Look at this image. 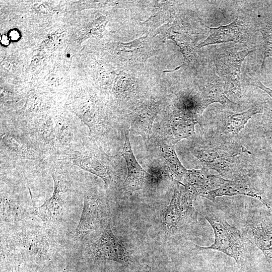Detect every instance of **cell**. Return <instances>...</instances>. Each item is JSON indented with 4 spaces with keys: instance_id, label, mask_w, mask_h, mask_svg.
<instances>
[{
    "instance_id": "6da1fadb",
    "label": "cell",
    "mask_w": 272,
    "mask_h": 272,
    "mask_svg": "<svg viewBox=\"0 0 272 272\" xmlns=\"http://www.w3.org/2000/svg\"><path fill=\"white\" fill-rule=\"evenodd\" d=\"M204 217L212 226L214 234V243L208 247H196L202 250H214L224 253L242 265L248 253L247 243L241 232L231 226L220 214L208 211Z\"/></svg>"
},
{
    "instance_id": "7a4b0ae2",
    "label": "cell",
    "mask_w": 272,
    "mask_h": 272,
    "mask_svg": "<svg viewBox=\"0 0 272 272\" xmlns=\"http://www.w3.org/2000/svg\"><path fill=\"white\" fill-rule=\"evenodd\" d=\"M253 50H224L216 54L215 64L217 73L224 83L226 93L238 98L242 97L240 76L242 62Z\"/></svg>"
},
{
    "instance_id": "3957f363",
    "label": "cell",
    "mask_w": 272,
    "mask_h": 272,
    "mask_svg": "<svg viewBox=\"0 0 272 272\" xmlns=\"http://www.w3.org/2000/svg\"><path fill=\"white\" fill-rule=\"evenodd\" d=\"M90 248L96 259L110 260L122 264H127L130 260L129 252L111 230L110 220L100 238L90 245Z\"/></svg>"
},
{
    "instance_id": "277c9868",
    "label": "cell",
    "mask_w": 272,
    "mask_h": 272,
    "mask_svg": "<svg viewBox=\"0 0 272 272\" xmlns=\"http://www.w3.org/2000/svg\"><path fill=\"white\" fill-rule=\"evenodd\" d=\"M219 103L223 105L233 102L225 94L224 83L221 79L214 75L208 78L207 82L198 92L189 100V110L195 116H199L211 104Z\"/></svg>"
},
{
    "instance_id": "5b68a950",
    "label": "cell",
    "mask_w": 272,
    "mask_h": 272,
    "mask_svg": "<svg viewBox=\"0 0 272 272\" xmlns=\"http://www.w3.org/2000/svg\"><path fill=\"white\" fill-rule=\"evenodd\" d=\"M238 195L252 197L260 201L267 208L270 207L266 197L254 187L247 175L238 176L233 180L228 179L218 188L209 191L201 196L214 201L217 197Z\"/></svg>"
},
{
    "instance_id": "8992f818",
    "label": "cell",
    "mask_w": 272,
    "mask_h": 272,
    "mask_svg": "<svg viewBox=\"0 0 272 272\" xmlns=\"http://www.w3.org/2000/svg\"><path fill=\"white\" fill-rule=\"evenodd\" d=\"M54 191L42 205L34 207L33 213L45 223H54L62 217L66 199V186L60 178L52 174Z\"/></svg>"
},
{
    "instance_id": "52a82bcc",
    "label": "cell",
    "mask_w": 272,
    "mask_h": 272,
    "mask_svg": "<svg viewBox=\"0 0 272 272\" xmlns=\"http://www.w3.org/2000/svg\"><path fill=\"white\" fill-rule=\"evenodd\" d=\"M191 152L204 165V168L217 171L221 175H225L234 163L237 153L208 146L193 147Z\"/></svg>"
},
{
    "instance_id": "ba28073f",
    "label": "cell",
    "mask_w": 272,
    "mask_h": 272,
    "mask_svg": "<svg viewBox=\"0 0 272 272\" xmlns=\"http://www.w3.org/2000/svg\"><path fill=\"white\" fill-rule=\"evenodd\" d=\"M122 155L127 168V175L123 183L126 190L130 192L142 189L150 177L138 163L133 153L129 138V130L125 131Z\"/></svg>"
},
{
    "instance_id": "9c48e42d",
    "label": "cell",
    "mask_w": 272,
    "mask_h": 272,
    "mask_svg": "<svg viewBox=\"0 0 272 272\" xmlns=\"http://www.w3.org/2000/svg\"><path fill=\"white\" fill-rule=\"evenodd\" d=\"M209 36L199 43L197 47L228 42L243 43L247 39L245 26L238 18L228 25L217 28H209Z\"/></svg>"
},
{
    "instance_id": "30bf717a",
    "label": "cell",
    "mask_w": 272,
    "mask_h": 272,
    "mask_svg": "<svg viewBox=\"0 0 272 272\" xmlns=\"http://www.w3.org/2000/svg\"><path fill=\"white\" fill-rule=\"evenodd\" d=\"M228 179L211 174L209 170H188L182 185L188 188L195 195L201 196L206 192L218 188Z\"/></svg>"
},
{
    "instance_id": "8fae6325",
    "label": "cell",
    "mask_w": 272,
    "mask_h": 272,
    "mask_svg": "<svg viewBox=\"0 0 272 272\" xmlns=\"http://www.w3.org/2000/svg\"><path fill=\"white\" fill-rule=\"evenodd\" d=\"M101 203L96 196L86 193L80 219L76 230V238L82 239L88 233L95 230L99 223Z\"/></svg>"
},
{
    "instance_id": "7c38bea8",
    "label": "cell",
    "mask_w": 272,
    "mask_h": 272,
    "mask_svg": "<svg viewBox=\"0 0 272 272\" xmlns=\"http://www.w3.org/2000/svg\"><path fill=\"white\" fill-rule=\"evenodd\" d=\"M253 244L260 249L266 259L272 262V219L260 217L249 224Z\"/></svg>"
},
{
    "instance_id": "4fadbf2b",
    "label": "cell",
    "mask_w": 272,
    "mask_h": 272,
    "mask_svg": "<svg viewBox=\"0 0 272 272\" xmlns=\"http://www.w3.org/2000/svg\"><path fill=\"white\" fill-rule=\"evenodd\" d=\"M197 123L196 119L180 113L167 123L164 144L174 146L180 141L192 136Z\"/></svg>"
},
{
    "instance_id": "5bb4252c",
    "label": "cell",
    "mask_w": 272,
    "mask_h": 272,
    "mask_svg": "<svg viewBox=\"0 0 272 272\" xmlns=\"http://www.w3.org/2000/svg\"><path fill=\"white\" fill-rule=\"evenodd\" d=\"M192 207L181 201V190L179 183L174 180L173 193L170 204L163 213V220L167 229L169 230L176 229L185 213Z\"/></svg>"
},
{
    "instance_id": "9a60e30c",
    "label": "cell",
    "mask_w": 272,
    "mask_h": 272,
    "mask_svg": "<svg viewBox=\"0 0 272 272\" xmlns=\"http://www.w3.org/2000/svg\"><path fill=\"white\" fill-rule=\"evenodd\" d=\"M157 113L156 107L151 106H143L137 109L131 117V130L143 139H148L152 133Z\"/></svg>"
},
{
    "instance_id": "2e32d148",
    "label": "cell",
    "mask_w": 272,
    "mask_h": 272,
    "mask_svg": "<svg viewBox=\"0 0 272 272\" xmlns=\"http://www.w3.org/2000/svg\"><path fill=\"white\" fill-rule=\"evenodd\" d=\"M267 108L266 103L260 102L252 105L245 111L230 116L226 120L224 132L231 135L238 136L254 115L263 113Z\"/></svg>"
},
{
    "instance_id": "e0dca14e",
    "label": "cell",
    "mask_w": 272,
    "mask_h": 272,
    "mask_svg": "<svg viewBox=\"0 0 272 272\" xmlns=\"http://www.w3.org/2000/svg\"><path fill=\"white\" fill-rule=\"evenodd\" d=\"M73 161L79 167L100 177L106 185L112 181V177L109 168L97 157L79 156L74 158Z\"/></svg>"
},
{
    "instance_id": "ac0fdd59",
    "label": "cell",
    "mask_w": 272,
    "mask_h": 272,
    "mask_svg": "<svg viewBox=\"0 0 272 272\" xmlns=\"http://www.w3.org/2000/svg\"><path fill=\"white\" fill-rule=\"evenodd\" d=\"M161 148V153L164 161L172 177L179 183H181L186 177L188 170L180 161L174 149V146L164 144Z\"/></svg>"
},
{
    "instance_id": "d6986e66",
    "label": "cell",
    "mask_w": 272,
    "mask_h": 272,
    "mask_svg": "<svg viewBox=\"0 0 272 272\" xmlns=\"http://www.w3.org/2000/svg\"><path fill=\"white\" fill-rule=\"evenodd\" d=\"M180 47L186 60L192 62L195 60L194 42L191 37L187 34L178 33L171 37Z\"/></svg>"
},
{
    "instance_id": "ffe728a7",
    "label": "cell",
    "mask_w": 272,
    "mask_h": 272,
    "mask_svg": "<svg viewBox=\"0 0 272 272\" xmlns=\"http://www.w3.org/2000/svg\"><path fill=\"white\" fill-rule=\"evenodd\" d=\"M260 32L264 41L263 58L261 67L267 57H272V21H266L260 27Z\"/></svg>"
},
{
    "instance_id": "44dd1931",
    "label": "cell",
    "mask_w": 272,
    "mask_h": 272,
    "mask_svg": "<svg viewBox=\"0 0 272 272\" xmlns=\"http://www.w3.org/2000/svg\"><path fill=\"white\" fill-rule=\"evenodd\" d=\"M261 126L263 135L272 150V109L267 108L263 112Z\"/></svg>"
},
{
    "instance_id": "7402d4cb",
    "label": "cell",
    "mask_w": 272,
    "mask_h": 272,
    "mask_svg": "<svg viewBox=\"0 0 272 272\" xmlns=\"http://www.w3.org/2000/svg\"><path fill=\"white\" fill-rule=\"evenodd\" d=\"M246 82L249 85L256 87L264 91L272 99V89L263 85L257 78L247 77Z\"/></svg>"
},
{
    "instance_id": "603a6c76",
    "label": "cell",
    "mask_w": 272,
    "mask_h": 272,
    "mask_svg": "<svg viewBox=\"0 0 272 272\" xmlns=\"http://www.w3.org/2000/svg\"><path fill=\"white\" fill-rule=\"evenodd\" d=\"M9 36L12 40H16L20 37V34L17 30H12L10 32Z\"/></svg>"
},
{
    "instance_id": "cb8c5ba5",
    "label": "cell",
    "mask_w": 272,
    "mask_h": 272,
    "mask_svg": "<svg viewBox=\"0 0 272 272\" xmlns=\"http://www.w3.org/2000/svg\"><path fill=\"white\" fill-rule=\"evenodd\" d=\"M1 42L2 44L3 45H8L9 42L8 37L6 35H3L1 38Z\"/></svg>"
},
{
    "instance_id": "d4e9b609",
    "label": "cell",
    "mask_w": 272,
    "mask_h": 272,
    "mask_svg": "<svg viewBox=\"0 0 272 272\" xmlns=\"http://www.w3.org/2000/svg\"><path fill=\"white\" fill-rule=\"evenodd\" d=\"M62 272H67V269H64L63 270Z\"/></svg>"
}]
</instances>
